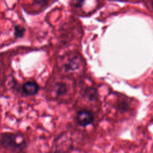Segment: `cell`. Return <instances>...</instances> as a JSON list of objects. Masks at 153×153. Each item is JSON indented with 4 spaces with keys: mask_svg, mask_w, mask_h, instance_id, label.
<instances>
[{
    "mask_svg": "<svg viewBox=\"0 0 153 153\" xmlns=\"http://www.w3.org/2000/svg\"><path fill=\"white\" fill-rule=\"evenodd\" d=\"M0 145L14 153H22L26 148V142L21 134L6 132L0 136Z\"/></svg>",
    "mask_w": 153,
    "mask_h": 153,
    "instance_id": "1",
    "label": "cell"
},
{
    "mask_svg": "<svg viewBox=\"0 0 153 153\" xmlns=\"http://www.w3.org/2000/svg\"><path fill=\"white\" fill-rule=\"evenodd\" d=\"M73 148L71 135L65 132L62 133L54 140L53 153H69Z\"/></svg>",
    "mask_w": 153,
    "mask_h": 153,
    "instance_id": "2",
    "label": "cell"
},
{
    "mask_svg": "<svg viewBox=\"0 0 153 153\" xmlns=\"http://www.w3.org/2000/svg\"><path fill=\"white\" fill-rule=\"evenodd\" d=\"M94 119L93 113L87 109H82L77 112L76 121L77 124L82 127H86L91 124Z\"/></svg>",
    "mask_w": 153,
    "mask_h": 153,
    "instance_id": "3",
    "label": "cell"
},
{
    "mask_svg": "<svg viewBox=\"0 0 153 153\" xmlns=\"http://www.w3.org/2000/svg\"><path fill=\"white\" fill-rule=\"evenodd\" d=\"M39 87L38 84L34 81H27L23 85V92L28 96L36 94L39 91Z\"/></svg>",
    "mask_w": 153,
    "mask_h": 153,
    "instance_id": "4",
    "label": "cell"
},
{
    "mask_svg": "<svg viewBox=\"0 0 153 153\" xmlns=\"http://www.w3.org/2000/svg\"><path fill=\"white\" fill-rule=\"evenodd\" d=\"M67 91V88L66 85L63 84H59L56 88V93L57 95L61 96L66 93Z\"/></svg>",
    "mask_w": 153,
    "mask_h": 153,
    "instance_id": "5",
    "label": "cell"
},
{
    "mask_svg": "<svg viewBox=\"0 0 153 153\" xmlns=\"http://www.w3.org/2000/svg\"><path fill=\"white\" fill-rule=\"evenodd\" d=\"M25 31V29L20 26H16L15 27V35L17 37L23 36Z\"/></svg>",
    "mask_w": 153,
    "mask_h": 153,
    "instance_id": "6",
    "label": "cell"
},
{
    "mask_svg": "<svg viewBox=\"0 0 153 153\" xmlns=\"http://www.w3.org/2000/svg\"><path fill=\"white\" fill-rule=\"evenodd\" d=\"M35 2L39 5H44L48 2V0H35Z\"/></svg>",
    "mask_w": 153,
    "mask_h": 153,
    "instance_id": "7",
    "label": "cell"
},
{
    "mask_svg": "<svg viewBox=\"0 0 153 153\" xmlns=\"http://www.w3.org/2000/svg\"><path fill=\"white\" fill-rule=\"evenodd\" d=\"M152 4H153V2H152Z\"/></svg>",
    "mask_w": 153,
    "mask_h": 153,
    "instance_id": "8",
    "label": "cell"
}]
</instances>
